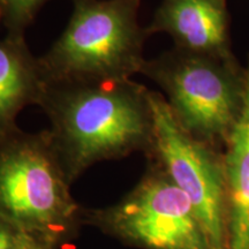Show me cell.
<instances>
[{"label": "cell", "mask_w": 249, "mask_h": 249, "mask_svg": "<svg viewBox=\"0 0 249 249\" xmlns=\"http://www.w3.org/2000/svg\"><path fill=\"white\" fill-rule=\"evenodd\" d=\"M27 233L0 216V249H18Z\"/></svg>", "instance_id": "11"}, {"label": "cell", "mask_w": 249, "mask_h": 249, "mask_svg": "<svg viewBox=\"0 0 249 249\" xmlns=\"http://www.w3.org/2000/svg\"><path fill=\"white\" fill-rule=\"evenodd\" d=\"M46 87L39 58L31 53L24 36L0 37V139L18 129L23 108L39 107Z\"/></svg>", "instance_id": "8"}, {"label": "cell", "mask_w": 249, "mask_h": 249, "mask_svg": "<svg viewBox=\"0 0 249 249\" xmlns=\"http://www.w3.org/2000/svg\"><path fill=\"white\" fill-rule=\"evenodd\" d=\"M244 111L224 148L227 183V249H249V64Z\"/></svg>", "instance_id": "9"}, {"label": "cell", "mask_w": 249, "mask_h": 249, "mask_svg": "<svg viewBox=\"0 0 249 249\" xmlns=\"http://www.w3.org/2000/svg\"><path fill=\"white\" fill-rule=\"evenodd\" d=\"M149 36L167 34L174 48L197 54L233 57L231 18L226 0H161Z\"/></svg>", "instance_id": "7"}, {"label": "cell", "mask_w": 249, "mask_h": 249, "mask_svg": "<svg viewBox=\"0 0 249 249\" xmlns=\"http://www.w3.org/2000/svg\"><path fill=\"white\" fill-rule=\"evenodd\" d=\"M142 75L154 81L178 124L193 138L224 150L244 111L247 68L233 57L173 48L145 60Z\"/></svg>", "instance_id": "3"}, {"label": "cell", "mask_w": 249, "mask_h": 249, "mask_svg": "<svg viewBox=\"0 0 249 249\" xmlns=\"http://www.w3.org/2000/svg\"><path fill=\"white\" fill-rule=\"evenodd\" d=\"M101 219L145 249H213L188 196L152 160L135 188Z\"/></svg>", "instance_id": "6"}, {"label": "cell", "mask_w": 249, "mask_h": 249, "mask_svg": "<svg viewBox=\"0 0 249 249\" xmlns=\"http://www.w3.org/2000/svg\"><path fill=\"white\" fill-rule=\"evenodd\" d=\"M46 1L48 0H0L2 23L7 29V34L24 36L26 29Z\"/></svg>", "instance_id": "10"}, {"label": "cell", "mask_w": 249, "mask_h": 249, "mask_svg": "<svg viewBox=\"0 0 249 249\" xmlns=\"http://www.w3.org/2000/svg\"><path fill=\"white\" fill-rule=\"evenodd\" d=\"M0 22H2V9H1V6H0Z\"/></svg>", "instance_id": "13"}, {"label": "cell", "mask_w": 249, "mask_h": 249, "mask_svg": "<svg viewBox=\"0 0 249 249\" xmlns=\"http://www.w3.org/2000/svg\"><path fill=\"white\" fill-rule=\"evenodd\" d=\"M50 248V244L48 242L39 240V239L34 238L29 234L24 236V239L21 242L18 249H48Z\"/></svg>", "instance_id": "12"}, {"label": "cell", "mask_w": 249, "mask_h": 249, "mask_svg": "<svg viewBox=\"0 0 249 249\" xmlns=\"http://www.w3.org/2000/svg\"><path fill=\"white\" fill-rule=\"evenodd\" d=\"M154 142L148 156L191 200L213 249H227V183L224 150L193 138L161 93L151 91Z\"/></svg>", "instance_id": "5"}, {"label": "cell", "mask_w": 249, "mask_h": 249, "mask_svg": "<svg viewBox=\"0 0 249 249\" xmlns=\"http://www.w3.org/2000/svg\"><path fill=\"white\" fill-rule=\"evenodd\" d=\"M140 0H74L67 27L39 57L46 82L128 80L141 73L149 37Z\"/></svg>", "instance_id": "2"}, {"label": "cell", "mask_w": 249, "mask_h": 249, "mask_svg": "<svg viewBox=\"0 0 249 249\" xmlns=\"http://www.w3.org/2000/svg\"><path fill=\"white\" fill-rule=\"evenodd\" d=\"M48 130L20 128L0 139V216L51 245L71 226L77 205Z\"/></svg>", "instance_id": "4"}, {"label": "cell", "mask_w": 249, "mask_h": 249, "mask_svg": "<svg viewBox=\"0 0 249 249\" xmlns=\"http://www.w3.org/2000/svg\"><path fill=\"white\" fill-rule=\"evenodd\" d=\"M150 95L132 79L48 83L39 107L70 181L97 161L150 151Z\"/></svg>", "instance_id": "1"}]
</instances>
